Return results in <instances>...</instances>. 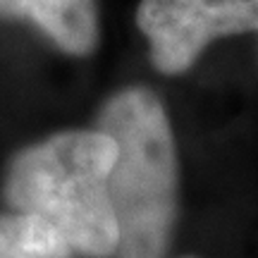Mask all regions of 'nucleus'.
I'll return each mask as SVG.
<instances>
[{
    "label": "nucleus",
    "mask_w": 258,
    "mask_h": 258,
    "mask_svg": "<svg viewBox=\"0 0 258 258\" xmlns=\"http://www.w3.org/2000/svg\"><path fill=\"white\" fill-rule=\"evenodd\" d=\"M0 19L29 22L72 57L91 55L101 41L98 0H0Z\"/></svg>",
    "instance_id": "nucleus-4"
},
{
    "label": "nucleus",
    "mask_w": 258,
    "mask_h": 258,
    "mask_svg": "<svg viewBox=\"0 0 258 258\" xmlns=\"http://www.w3.org/2000/svg\"><path fill=\"white\" fill-rule=\"evenodd\" d=\"M117 146L103 129H70L22 148L10 160L5 199L50 222L74 253L112 258L120 232L108 177Z\"/></svg>",
    "instance_id": "nucleus-2"
},
{
    "label": "nucleus",
    "mask_w": 258,
    "mask_h": 258,
    "mask_svg": "<svg viewBox=\"0 0 258 258\" xmlns=\"http://www.w3.org/2000/svg\"><path fill=\"white\" fill-rule=\"evenodd\" d=\"M182 258H196V256H182Z\"/></svg>",
    "instance_id": "nucleus-6"
},
{
    "label": "nucleus",
    "mask_w": 258,
    "mask_h": 258,
    "mask_svg": "<svg viewBox=\"0 0 258 258\" xmlns=\"http://www.w3.org/2000/svg\"><path fill=\"white\" fill-rule=\"evenodd\" d=\"M137 27L160 74H184L208 43L258 31V0H141Z\"/></svg>",
    "instance_id": "nucleus-3"
},
{
    "label": "nucleus",
    "mask_w": 258,
    "mask_h": 258,
    "mask_svg": "<svg viewBox=\"0 0 258 258\" xmlns=\"http://www.w3.org/2000/svg\"><path fill=\"white\" fill-rule=\"evenodd\" d=\"M96 127L117 146L108 177L120 232L115 258H165L179 191L177 146L165 105L146 86H129L103 103Z\"/></svg>",
    "instance_id": "nucleus-1"
},
{
    "label": "nucleus",
    "mask_w": 258,
    "mask_h": 258,
    "mask_svg": "<svg viewBox=\"0 0 258 258\" xmlns=\"http://www.w3.org/2000/svg\"><path fill=\"white\" fill-rule=\"evenodd\" d=\"M74 249L38 215H0V258H72Z\"/></svg>",
    "instance_id": "nucleus-5"
}]
</instances>
